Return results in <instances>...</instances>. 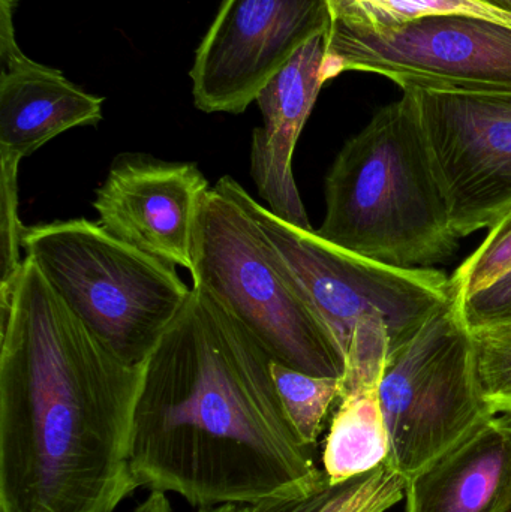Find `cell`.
I'll use <instances>...</instances> for the list:
<instances>
[{
    "mask_svg": "<svg viewBox=\"0 0 511 512\" xmlns=\"http://www.w3.org/2000/svg\"><path fill=\"white\" fill-rule=\"evenodd\" d=\"M285 414L272 358L204 289L144 364L131 466L138 487L194 508L257 505L327 481Z\"/></svg>",
    "mask_w": 511,
    "mask_h": 512,
    "instance_id": "obj_1",
    "label": "cell"
},
{
    "mask_svg": "<svg viewBox=\"0 0 511 512\" xmlns=\"http://www.w3.org/2000/svg\"><path fill=\"white\" fill-rule=\"evenodd\" d=\"M144 364L119 360L24 256L0 286V512H114L140 489Z\"/></svg>",
    "mask_w": 511,
    "mask_h": 512,
    "instance_id": "obj_2",
    "label": "cell"
},
{
    "mask_svg": "<svg viewBox=\"0 0 511 512\" xmlns=\"http://www.w3.org/2000/svg\"><path fill=\"white\" fill-rule=\"evenodd\" d=\"M324 195L317 233L339 248L401 268H432L458 249L410 92L344 144Z\"/></svg>",
    "mask_w": 511,
    "mask_h": 512,
    "instance_id": "obj_3",
    "label": "cell"
},
{
    "mask_svg": "<svg viewBox=\"0 0 511 512\" xmlns=\"http://www.w3.org/2000/svg\"><path fill=\"white\" fill-rule=\"evenodd\" d=\"M21 248L87 330L129 366L146 363L192 295L176 265L89 219L24 227Z\"/></svg>",
    "mask_w": 511,
    "mask_h": 512,
    "instance_id": "obj_4",
    "label": "cell"
},
{
    "mask_svg": "<svg viewBox=\"0 0 511 512\" xmlns=\"http://www.w3.org/2000/svg\"><path fill=\"white\" fill-rule=\"evenodd\" d=\"M191 276L276 363L344 375V352L326 322L254 219L218 185L201 206Z\"/></svg>",
    "mask_w": 511,
    "mask_h": 512,
    "instance_id": "obj_5",
    "label": "cell"
},
{
    "mask_svg": "<svg viewBox=\"0 0 511 512\" xmlns=\"http://www.w3.org/2000/svg\"><path fill=\"white\" fill-rule=\"evenodd\" d=\"M216 185L254 219L344 355L357 325L369 316L386 324L392 351L455 300L450 277L437 268L395 267L354 254L327 242L317 230L273 215L233 177H221Z\"/></svg>",
    "mask_w": 511,
    "mask_h": 512,
    "instance_id": "obj_6",
    "label": "cell"
},
{
    "mask_svg": "<svg viewBox=\"0 0 511 512\" xmlns=\"http://www.w3.org/2000/svg\"><path fill=\"white\" fill-rule=\"evenodd\" d=\"M380 402L386 465L407 483L498 415L483 393L473 333L456 300L387 352Z\"/></svg>",
    "mask_w": 511,
    "mask_h": 512,
    "instance_id": "obj_7",
    "label": "cell"
},
{
    "mask_svg": "<svg viewBox=\"0 0 511 512\" xmlns=\"http://www.w3.org/2000/svg\"><path fill=\"white\" fill-rule=\"evenodd\" d=\"M383 75L402 90L511 92V27L467 14L428 15L384 32L333 24L326 80Z\"/></svg>",
    "mask_w": 511,
    "mask_h": 512,
    "instance_id": "obj_8",
    "label": "cell"
},
{
    "mask_svg": "<svg viewBox=\"0 0 511 512\" xmlns=\"http://www.w3.org/2000/svg\"><path fill=\"white\" fill-rule=\"evenodd\" d=\"M459 240L511 212V92L411 87Z\"/></svg>",
    "mask_w": 511,
    "mask_h": 512,
    "instance_id": "obj_9",
    "label": "cell"
},
{
    "mask_svg": "<svg viewBox=\"0 0 511 512\" xmlns=\"http://www.w3.org/2000/svg\"><path fill=\"white\" fill-rule=\"evenodd\" d=\"M330 27L329 0H222L189 74L195 107L242 114L306 42Z\"/></svg>",
    "mask_w": 511,
    "mask_h": 512,
    "instance_id": "obj_10",
    "label": "cell"
},
{
    "mask_svg": "<svg viewBox=\"0 0 511 512\" xmlns=\"http://www.w3.org/2000/svg\"><path fill=\"white\" fill-rule=\"evenodd\" d=\"M210 189L194 162L123 153L96 189L93 209L117 239L191 273L198 218Z\"/></svg>",
    "mask_w": 511,
    "mask_h": 512,
    "instance_id": "obj_11",
    "label": "cell"
},
{
    "mask_svg": "<svg viewBox=\"0 0 511 512\" xmlns=\"http://www.w3.org/2000/svg\"><path fill=\"white\" fill-rule=\"evenodd\" d=\"M15 5L17 0H0V164L18 168L57 135L101 122L104 98L20 50L12 23Z\"/></svg>",
    "mask_w": 511,
    "mask_h": 512,
    "instance_id": "obj_12",
    "label": "cell"
},
{
    "mask_svg": "<svg viewBox=\"0 0 511 512\" xmlns=\"http://www.w3.org/2000/svg\"><path fill=\"white\" fill-rule=\"evenodd\" d=\"M329 32L306 42L255 99L263 125L252 132L251 177L273 215L306 230L312 227L294 180L293 155L318 93L327 83Z\"/></svg>",
    "mask_w": 511,
    "mask_h": 512,
    "instance_id": "obj_13",
    "label": "cell"
},
{
    "mask_svg": "<svg viewBox=\"0 0 511 512\" xmlns=\"http://www.w3.org/2000/svg\"><path fill=\"white\" fill-rule=\"evenodd\" d=\"M389 352V333L378 316L359 322L345 354L338 409L324 444L323 471L330 484L344 483L384 465L389 436L380 384Z\"/></svg>",
    "mask_w": 511,
    "mask_h": 512,
    "instance_id": "obj_14",
    "label": "cell"
},
{
    "mask_svg": "<svg viewBox=\"0 0 511 512\" xmlns=\"http://www.w3.org/2000/svg\"><path fill=\"white\" fill-rule=\"evenodd\" d=\"M511 415L485 426L414 475L405 512H510Z\"/></svg>",
    "mask_w": 511,
    "mask_h": 512,
    "instance_id": "obj_15",
    "label": "cell"
},
{
    "mask_svg": "<svg viewBox=\"0 0 511 512\" xmlns=\"http://www.w3.org/2000/svg\"><path fill=\"white\" fill-rule=\"evenodd\" d=\"M405 489L407 481L384 463L344 483L330 484L327 478L306 495L261 502L255 512H386L405 498Z\"/></svg>",
    "mask_w": 511,
    "mask_h": 512,
    "instance_id": "obj_16",
    "label": "cell"
},
{
    "mask_svg": "<svg viewBox=\"0 0 511 512\" xmlns=\"http://www.w3.org/2000/svg\"><path fill=\"white\" fill-rule=\"evenodd\" d=\"M332 23L384 32L428 15L467 14L511 27V15L476 0H329Z\"/></svg>",
    "mask_w": 511,
    "mask_h": 512,
    "instance_id": "obj_17",
    "label": "cell"
},
{
    "mask_svg": "<svg viewBox=\"0 0 511 512\" xmlns=\"http://www.w3.org/2000/svg\"><path fill=\"white\" fill-rule=\"evenodd\" d=\"M272 375L285 414L302 441L315 448L330 408L341 397L342 379L309 375L273 360Z\"/></svg>",
    "mask_w": 511,
    "mask_h": 512,
    "instance_id": "obj_18",
    "label": "cell"
},
{
    "mask_svg": "<svg viewBox=\"0 0 511 512\" xmlns=\"http://www.w3.org/2000/svg\"><path fill=\"white\" fill-rule=\"evenodd\" d=\"M511 270V212L489 230L476 249L450 277L455 300L491 285Z\"/></svg>",
    "mask_w": 511,
    "mask_h": 512,
    "instance_id": "obj_19",
    "label": "cell"
},
{
    "mask_svg": "<svg viewBox=\"0 0 511 512\" xmlns=\"http://www.w3.org/2000/svg\"><path fill=\"white\" fill-rule=\"evenodd\" d=\"M471 333L486 400L495 414L511 415V325Z\"/></svg>",
    "mask_w": 511,
    "mask_h": 512,
    "instance_id": "obj_20",
    "label": "cell"
},
{
    "mask_svg": "<svg viewBox=\"0 0 511 512\" xmlns=\"http://www.w3.org/2000/svg\"><path fill=\"white\" fill-rule=\"evenodd\" d=\"M456 304L471 331L511 325V270Z\"/></svg>",
    "mask_w": 511,
    "mask_h": 512,
    "instance_id": "obj_21",
    "label": "cell"
},
{
    "mask_svg": "<svg viewBox=\"0 0 511 512\" xmlns=\"http://www.w3.org/2000/svg\"><path fill=\"white\" fill-rule=\"evenodd\" d=\"M132 512H173L167 493L149 492L147 498L137 505Z\"/></svg>",
    "mask_w": 511,
    "mask_h": 512,
    "instance_id": "obj_22",
    "label": "cell"
},
{
    "mask_svg": "<svg viewBox=\"0 0 511 512\" xmlns=\"http://www.w3.org/2000/svg\"><path fill=\"white\" fill-rule=\"evenodd\" d=\"M257 505H218V507L198 508L197 512H255Z\"/></svg>",
    "mask_w": 511,
    "mask_h": 512,
    "instance_id": "obj_23",
    "label": "cell"
},
{
    "mask_svg": "<svg viewBox=\"0 0 511 512\" xmlns=\"http://www.w3.org/2000/svg\"><path fill=\"white\" fill-rule=\"evenodd\" d=\"M476 2L489 6V8L497 9V11L504 12V14L511 15V0H476Z\"/></svg>",
    "mask_w": 511,
    "mask_h": 512,
    "instance_id": "obj_24",
    "label": "cell"
}]
</instances>
